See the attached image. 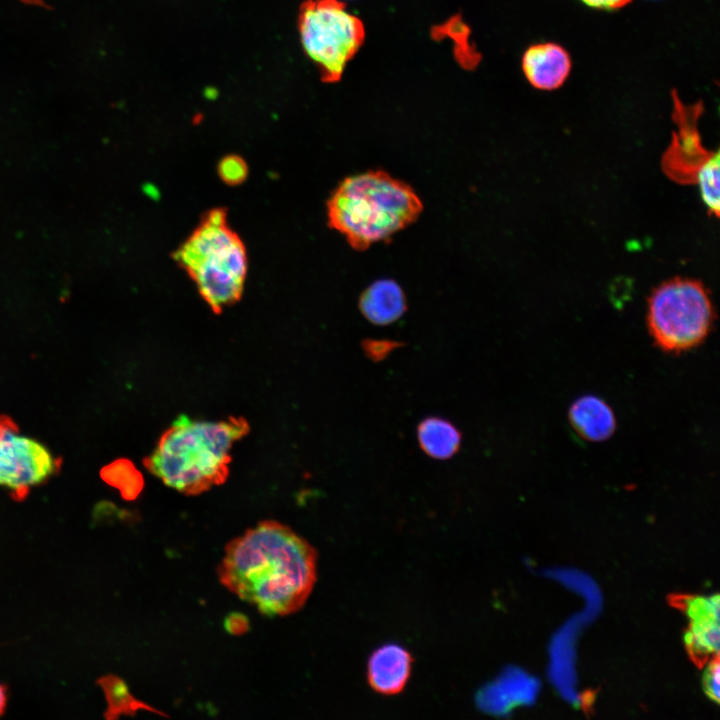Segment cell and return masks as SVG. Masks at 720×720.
<instances>
[{"instance_id":"13","label":"cell","mask_w":720,"mask_h":720,"mask_svg":"<svg viewBox=\"0 0 720 720\" xmlns=\"http://www.w3.org/2000/svg\"><path fill=\"white\" fill-rule=\"evenodd\" d=\"M417 439L421 450L429 457L446 460L460 449L462 434L449 420L429 416L417 426Z\"/></svg>"},{"instance_id":"15","label":"cell","mask_w":720,"mask_h":720,"mask_svg":"<svg viewBox=\"0 0 720 720\" xmlns=\"http://www.w3.org/2000/svg\"><path fill=\"white\" fill-rule=\"evenodd\" d=\"M247 165L243 159L236 155L224 157L218 165V173L224 182L235 185L241 183L247 176Z\"/></svg>"},{"instance_id":"5","label":"cell","mask_w":720,"mask_h":720,"mask_svg":"<svg viewBox=\"0 0 720 720\" xmlns=\"http://www.w3.org/2000/svg\"><path fill=\"white\" fill-rule=\"evenodd\" d=\"M714 321L710 294L699 280L675 277L662 282L648 297V331L666 353L696 348L708 337Z\"/></svg>"},{"instance_id":"6","label":"cell","mask_w":720,"mask_h":720,"mask_svg":"<svg viewBox=\"0 0 720 720\" xmlns=\"http://www.w3.org/2000/svg\"><path fill=\"white\" fill-rule=\"evenodd\" d=\"M300 41L323 82H338L365 40L360 18L341 0H306L298 16Z\"/></svg>"},{"instance_id":"7","label":"cell","mask_w":720,"mask_h":720,"mask_svg":"<svg viewBox=\"0 0 720 720\" xmlns=\"http://www.w3.org/2000/svg\"><path fill=\"white\" fill-rule=\"evenodd\" d=\"M673 120L676 130L664 152L661 166L665 175L676 183L699 188L707 211L719 216V152L704 147L698 130L703 111L701 102L685 104L676 91L672 93Z\"/></svg>"},{"instance_id":"11","label":"cell","mask_w":720,"mask_h":720,"mask_svg":"<svg viewBox=\"0 0 720 720\" xmlns=\"http://www.w3.org/2000/svg\"><path fill=\"white\" fill-rule=\"evenodd\" d=\"M359 309L371 323L389 325L405 313V294L395 281L381 279L363 291L359 299Z\"/></svg>"},{"instance_id":"16","label":"cell","mask_w":720,"mask_h":720,"mask_svg":"<svg viewBox=\"0 0 720 720\" xmlns=\"http://www.w3.org/2000/svg\"><path fill=\"white\" fill-rule=\"evenodd\" d=\"M687 614L692 618L712 617L719 619V597L718 595L709 597H696L685 602Z\"/></svg>"},{"instance_id":"18","label":"cell","mask_w":720,"mask_h":720,"mask_svg":"<svg viewBox=\"0 0 720 720\" xmlns=\"http://www.w3.org/2000/svg\"><path fill=\"white\" fill-rule=\"evenodd\" d=\"M719 662L717 659L711 662L704 674V688L707 695L714 701H719Z\"/></svg>"},{"instance_id":"1","label":"cell","mask_w":720,"mask_h":720,"mask_svg":"<svg viewBox=\"0 0 720 720\" xmlns=\"http://www.w3.org/2000/svg\"><path fill=\"white\" fill-rule=\"evenodd\" d=\"M217 575L262 615L288 616L305 605L314 588L317 552L287 525L264 520L226 544Z\"/></svg>"},{"instance_id":"8","label":"cell","mask_w":720,"mask_h":720,"mask_svg":"<svg viewBox=\"0 0 720 720\" xmlns=\"http://www.w3.org/2000/svg\"><path fill=\"white\" fill-rule=\"evenodd\" d=\"M60 461L38 440L23 434L8 416H0V486L17 500L54 475Z\"/></svg>"},{"instance_id":"2","label":"cell","mask_w":720,"mask_h":720,"mask_svg":"<svg viewBox=\"0 0 720 720\" xmlns=\"http://www.w3.org/2000/svg\"><path fill=\"white\" fill-rule=\"evenodd\" d=\"M248 432L249 424L242 417L208 421L180 415L144 464L167 487L198 495L225 482L233 445Z\"/></svg>"},{"instance_id":"3","label":"cell","mask_w":720,"mask_h":720,"mask_svg":"<svg viewBox=\"0 0 720 720\" xmlns=\"http://www.w3.org/2000/svg\"><path fill=\"white\" fill-rule=\"evenodd\" d=\"M422 209L409 185L381 170L345 178L327 203L329 226L359 251L389 240L413 223Z\"/></svg>"},{"instance_id":"17","label":"cell","mask_w":720,"mask_h":720,"mask_svg":"<svg viewBox=\"0 0 720 720\" xmlns=\"http://www.w3.org/2000/svg\"><path fill=\"white\" fill-rule=\"evenodd\" d=\"M400 346V343L389 340L367 339L362 343V348L373 361L383 360L393 349Z\"/></svg>"},{"instance_id":"14","label":"cell","mask_w":720,"mask_h":720,"mask_svg":"<svg viewBox=\"0 0 720 720\" xmlns=\"http://www.w3.org/2000/svg\"><path fill=\"white\" fill-rule=\"evenodd\" d=\"M720 640L719 619L701 617L691 619L685 641L690 652L696 657L718 654Z\"/></svg>"},{"instance_id":"4","label":"cell","mask_w":720,"mask_h":720,"mask_svg":"<svg viewBox=\"0 0 720 720\" xmlns=\"http://www.w3.org/2000/svg\"><path fill=\"white\" fill-rule=\"evenodd\" d=\"M177 261L195 281L214 312L240 298L247 272V256L239 237L226 225L221 210L205 221L176 253Z\"/></svg>"},{"instance_id":"10","label":"cell","mask_w":720,"mask_h":720,"mask_svg":"<svg viewBox=\"0 0 720 720\" xmlns=\"http://www.w3.org/2000/svg\"><path fill=\"white\" fill-rule=\"evenodd\" d=\"M411 654L397 644H386L370 656L367 678L370 687L379 694L394 695L406 686L411 674Z\"/></svg>"},{"instance_id":"19","label":"cell","mask_w":720,"mask_h":720,"mask_svg":"<svg viewBox=\"0 0 720 720\" xmlns=\"http://www.w3.org/2000/svg\"><path fill=\"white\" fill-rule=\"evenodd\" d=\"M589 7L604 10H616L627 5L631 0H580Z\"/></svg>"},{"instance_id":"20","label":"cell","mask_w":720,"mask_h":720,"mask_svg":"<svg viewBox=\"0 0 720 720\" xmlns=\"http://www.w3.org/2000/svg\"><path fill=\"white\" fill-rule=\"evenodd\" d=\"M7 704V693L5 687L0 683V715L5 711Z\"/></svg>"},{"instance_id":"12","label":"cell","mask_w":720,"mask_h":720,"mask_svg":"<svg viewBox=\"0 0 720 720\" xmlns=\"http://www.w3.org/2000/svg\"><path fill=\"white\" fill-rule=\"evenodd\" d=\"M569 420L574 430L588 441L606 440L616 428L613 410L594 395L578 398L569 409Z\"/></svg>"},{"instance_id":"9","label":"cell","mask_w":720,"mask_h":720,"mask_svg":"<svg viewBox=\"0 0 720 720\" xmlns=\"http://www.w3.org/2000/svg\"><path fill=\"white\" fill-rule=\"evenodd\" d=\"M522 69L533 87L553 90L567 79L571 59L568 52L556 43H538L530 46L523 54Z\"/></svg>"}]
</instances>
